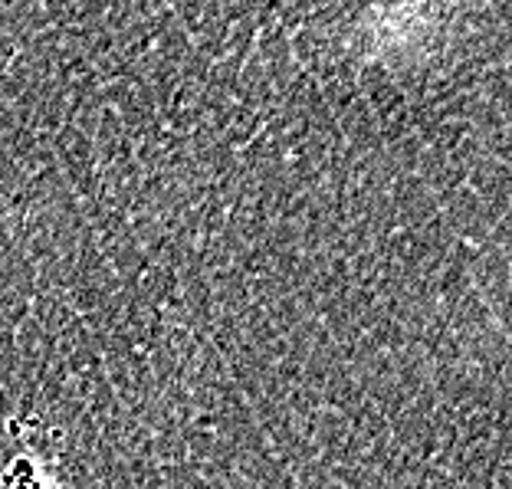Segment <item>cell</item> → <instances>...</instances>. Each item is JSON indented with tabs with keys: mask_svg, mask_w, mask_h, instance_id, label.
Listing matches in <instances>:
<instances>
[{
	"mask_svg": "<svg viewBox=\"0 0 512 489\" xmlns=\"http://www.w3.org/2000/svg\"><path fill=\"white\" fill-rule=\"evenodd\" d=\"M0 486L4 489H56L43 476L40 463L33 457H27V453H20V457H14L7 463L4 473H0Z\"/></svg>",
	"mask_w": 512,
	"mask_h": 489,
	"instance_id": "cell-1",
	"label": "cell"
}]
</instances>
